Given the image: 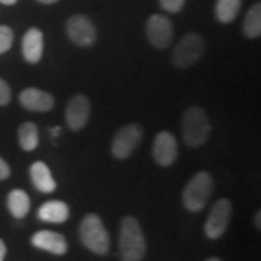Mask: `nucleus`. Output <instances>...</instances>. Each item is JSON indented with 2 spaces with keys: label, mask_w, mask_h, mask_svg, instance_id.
<instances>
[{
  "label": "nucleus",
  "mask_w": 261,
  "mask_h": 261,
  "mask_svg": "<svg viewBox=\"0 0 261 261\" xmlns=\"http://www.w3.org/2000/svg\"><path fill=\"white\" fill-rule=\"evenodd\" d=\"M214 181L208 172H198L187 182L182 190V203L190 212H200L205 207L213 192Z\"/></svg>",
  "instance_id": "7ed1b4c3"
},
{
  "label": "nucleus",
  "mask_w": 261,
  "mask_h": 261,
  "mask_svg": "<svg viewBox=\"0 0 261 261\" xmlns=\"http://www.w3.org/2000/svg\"><path fill=\"white\" fill-rule=\"evenodd\" d=\"M38 2L44 3V4H54V3L58 2V0H38Z\"/></svg>",
  "instance_id": "cd10ccee"
},
{
  "label": "nucleus",
  "mask_w": 261,
  "mask_h": 261,
  "mask_svg": "<svg viewBox=\"0 0 261 261\" xmlns=\"http://www.w3.org/2000/svg\"><path fill=\"white\" fill-rule=\"evenodd\" d=\"M14 33L8 25H0V54H5L12 46Z\"/></svg>",
  "instance_id": "412c9836"
},
{
  "label": "nucleus",
  "mask_w": 261,
  "mask_h": 261,
  "mask_svg": "<svg viewBox=\"0 0 261 261\" xmlns=\"http://www.w3.org/2000/svg\"><path fill=\"white\" fill-rule=\"evenodd\" d=\"M145 32L149 41L160 50H165L171 45L174 34L171 19L162 15H152L146 22Z\"/></svg>",
  "instance_id": "6e6552de"
},
{
  "label": "nucleus",
  "mask_w": 261,
  "mask_h": 261,
  "mask_svg": "<svg viewBox=\"0 0 261 261\" xmlns=\"http://www.w3.org/2000/svg\"><path fill=\"white\" fill-rule=\"evenodd\" d=\"M205 52V42L201 35L190 33L178 42L173 50L172 63L178 69H187L201 60Z\"/></svg>",
  "instance_id": "39448f33"
},
{
  "label": "nucleus",
  "mask_w": 261,
  "mask_h": 261,
  "mask_svg": "<svg viewBox=\"0 0 261 261\" xmlns=\"http://www.w3.org/2000/svg\"><path fill=\"white\" fill-rule=\"evenodd\" d=\"M160 4L166 11L175 14V12H179L182 9L185 0H160Z\"/></svg>",
  "instance_id": "4be33fe9"
},
{
  "label": "nucleus",
  "mask_w": 261,
  "mask_h": 261,
  "mask_svg": "<svg viewBox=\"0 0 261 261\" xmlns=\"http://www.w3.org/2000/svg\"><path fill=\"white\" fill-rule=\"evenodd\" d=\"M182 139L189 148H200L211 136V122L201 107L188 108L181 116Z\"/></svg>",
  "instance_id": "f03ea898"
},
{
  "label": "nucleus",
  "mask_w": 261,
  "mask_h": 261,
  "mask_svg": "<svg viewBox=\"0 0 261 261\" xmlns=\"http://www.w3.org/2000/svg\"><path fill=\"white\" fill-rule=\"evenodd\" d=\"M32 244L55 255H63L68 250L67 241L63 234L48 230L38 231L37 233L33 234Z\"/></svg>",
  "instance_id": "ddd939ff"
},
{
  "label": "nucleus",
  "mask_w": 261,
  "mask_h": 261,
  "mask_svg": "<svg viewBox=\"0 0 261 261\" xmlns=\"http://www.w3.org/2000/svg\"><path fill=\"white\" fill-rule=\"evenodd\" d=\"M232 214V205L227 198H220L215 202L204 224V233L211 240H218L227 230Z\"/></svg>",
  "instance_id": "423d86ee"
},
{
  "label": "nucleus",
  "mask_w": 261,
  "mask_h": 261,
  "mask_svg": "<svg viewBox=\"0 0 261 261\" xmlns=\"http://www.w3.org/2000/svg\"><path fill=\"white\" fill-rule=\"evenodd\" d=\"M260 219H261V212L257 211V213L255 214V226L257 227V230H260V228H261Z\"/></svg>",
  "instance_id": "a878e982"
},
{
  "label": "nucleus",
  "mask_w": 261,
  "mask_h": 261,
  "mask_svg": "<svg viewBox=\"0 0 261 261\" xmlns=\"http://www.w3.org/2000/svg\"><path fill=\"white\" fill-rule=\"evenodd\" d=\"M10 174H11V169H10L8 162H6L3 158H0V180L8 179L10 177Z\"/></svg>",
  "instance_id": "b1692460"
},
{
  "label": "nucleus",
  "mask_w": 261,
  "mask_h": 261,
  "mask_svg": "<svg viewBox=\"0 0 261 261\" xmlns=\"http://www.w3.org/2000/svg\"><path fill=\"white\" fill-rule=\"evenodd\" d=\"M67 34L70 40L80 47L92 46L97 39V32L93 23L83 15H75L68 19Z\"/></svg>",
  "instance_id": "1a4fd4ad"
},
{
  "label": "nucleus",
  "mask_w": 261,
  "mask_h": 261,
  "mask_svg": "<svg viewBox=\"0 0 261 261\" xmlns=\"http://www.w3.org/2000/svg\"><path fill=\"white\" fill-rule=\"evenodd\" d=\"M0 3H3L5 5H14L17 3V0H0Z\"/></svg>",
  "instance_id": "bb28decb"
},
{
  "label": "nucleus",
  "mask_w": 261,
  "mask_h": 261,
  "mask_svg": "<svg viewBox=\"0 0 261 261\" xmlns=\"http://www.w3.org/2000/svg\"><path fill=\"white\" fill-rule=\"evenodd\" d=\"M244 35L248 38H259L261 34V5L260 3L254 4L244 18L243 23Z\"/></svg>",
  "instance_id": "6ab92c4d"
},
{
  "label": "nucleus",
  "mask_w": 261,
  "mask_h": 261,
  "mask_svg": "<svg viewBox=\"0 0 261 261\" xmlns=\"http://www.w3.org/2000/svg\"><path fill=\"white\" fill-rule=\"evenodd\" d=\"M11 100V89L4 80L0 79V106H6Z\"/></svg>",
  "instance_id": "5701e85b"
},
{
  "label": "nucleus",
  "mask_w": 261,
  "mask_h": 261,
  "mask_svg": "<svg viewBox=\"0 0 261 261\" xmlns=\"http://www.w3.org/2000/svg\"><path fill=\"white\" fill-rule=\"evenodd\" d=\"M205 261H220L219 259H217V257H211V259L205 260Z\"/></svg>",
  "instance_id": "c85d7f7f"
},
{
  "label": "nucleus",
  "mask_w": 261,
  "mask_h": 261,
  "mask_svg": "<svg viewBox=\"0 0 261 261\" xmlns=\"http://www.w3.org/2000/svg\"><path fill=\"white\" fill-rule=\"evenodd\" d=\"M31 178L34 187L44 194H51L56 190V181L52 177L50 168L46 163L37 161L31 166Z\"/></svg>",
  "instance_id": "dca6fc26"
},
{
  "label": "nucleus",
  "mask_w": 261,
  "mask_h": 261,
  "mask_svg": "<svg viewBox=\"0 0 261 261\" xmlns=\"http://www.w3.org/2000/svg\"><path fill=\"white\" fill-rule=\"evenodd\" d=\"M152 156L161 167H169L178 158V143L173 133L161 130L155 137L152 144Z\"/></svg>",
  "instance_id": "9d476101"
},
{
  "label": "nucleus",
  "mask_w": 261,
  "mask_h": 261,
  "mask_svg": "<svg viewBox=\"0 0 261 261\" xmlns=\"http://www.w3.org/2000/svg\"><path fill=\"white\" fill-rule=\"evenodd\" d=\"M143 137L142 127L137 123H130L120 128L114 136L112 152L116 159L126 160L133 154Z\"/></svg>",
  "instance_id": "0eeeda50"
},
{
  "label": "nucleus",
  "mask_w": 261,
  "mask_h": 261,
  "mask_svg": "<svg viewBox=\"0 0 261 261\" xmlns=\"http://www.w3.org/2000/svg\"><path fill=\"white\" fill-rule=\"evenodd\" d=\"M44 51V37L38 28H31L22 40V54L28 63H38Z\"/></svg>",
  "instance_id": "4468645a"
},
{
  "label": "nucleus",
  "mask_w": 261,
  "mask_h": 261,
  "mask_svg": "<svg viewBox=\"0 0 261 261\" xmlns=\"http://www.w3.org/2000/svg\"><path fill=\"white\" fill-rule=\"evenodd\" d=\"M8 208L16 219H22L31 210V200L25 191L15 189L8 195Z\"/></svg>",
  "instance_id": "f3484780"
},
{
  "label": "nucleus",
  "mask_w": 261,
  "mask_h": 261,
  "mask_svg": "<svg viewBox=\"0 0 261 261\" xmlns=\"http://www.w3.org/2000/svg\"><path fill=\"white\" fill-rule=\"evenodd\" d=\"M91 104L89 98L84 94L71 97L65 108V121L74 132L84 129L90 120Z\"/></svg>",
  "instance_id": "9b49d317"
},
{
  "label": "nucleus",
  "mask_w": 261,
  "mask_h": 261,
  "mask_svg": "<svg viewBox=\"0 0 261 261\" xmlns=\"http://www.w3.org/2000/svg\"><path fill=\"white\" fill-rule=\"evenodd\" d=\"M6 255V247L5 243L0 240V261H4Z\"/></svg>",
  "instance_id": "393cba45"
},
{
  "label": "nucleus",
  "mask_w": 261,
  "mask_h": 261,
  "mask_svg": "<svg viewBox=\"0 0 261 261\" xmlns=\"http://www.w3.org/2000/svg\"><path fill=\"white\" fill-rule=\"evenodd\" d=\"M19 103L29 112H50L55 106V98L39 89H25L19 94Z\"/></svg>",
  "instance_id": "f8f14e48"
},
{
  "label": "nucleus",
  "mask_w": 261,
  "mask_h": 261,
  "mask_svg": "<svg viewBox=\"0 0 261 261\" xmlns=\"http://www.w3.org/2000/svg\"><path fill=\"white\" fill-rule=\"evenodd\" d=\"M70 211L68 204L62 201H48L39 208L38 217L39 219L45 223L62 224L68 220Z\"/></svg>",
  "instance_id": "2eb2a0df"
},
{
  "label": "nucleus",
  "mask_w": 261,
  "mask_h": 261,
  "mask_svg": "<svg viewBox=\"0 0 261 261\" xmlns=\"http://www.w3.org/2000/svg\"><path fill=\"white\" fill-rule=\"evenodd\" d=\"M18 142L24 151H33L39 144V130L34 122H24L18 128Z\"/></svg>",
  "instance_id": "a211bd4d"
},
{
  "label": "nucleus",
  "mask_w": 261,
  "mask_h": 261,
  "mask_svg": "<svg viewBox=\"0 0 261 261\" xmlns=\"http://www.w3.org/2000/svg\"><path fill=\"white\" fill-rule=\"evenodd\" d=\"M242 0H218L215 5V15L221 23L232 22L241 9Z\"/></svg>",
  "instance_id": "aec40b11"
},
{
  "label": "nucleus",
  "mask_w": 261,
  "mask_h": 261,
  "mask_svg": "<svg viewBox=\"0 0 261 261\" xmlns=\"http://www.w3.org/2000/svg\"><path fill=\"white\" fill-rule=\"evenodd\" d=\"M79 234L81 242L91 252L98 255H106L109 252V233L97 214L90 213L84 218L79 228Z\"/></svg>",
  "instance_id": "20e7f679"
},
{
  "label": "nucleus",
  "mask_w": 261,
  "mask_h": 261,
  "mask_svg": "<svg viewBox=\"0 0 261 261\" xmlns=\"http://www.w3.org/2000/svg\"><path fill=\"white\" fill-rule=\"evenodd\" d=\"M119 249L123 261H140L145 256L146 241L135 217H125L121 221Z\"/></svg>",
  "instance_id": "f257e3e1"
}]
</instances>
